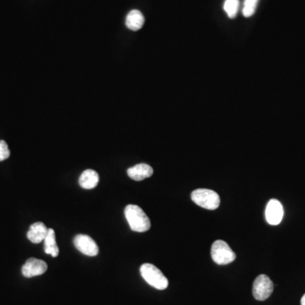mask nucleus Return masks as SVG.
Returning a JSON list of instances; mask_svg holds the SVG:
<instances>
[{"label":"nucleus","instance_id":"nucleus-1","mask_svg":"<svg viewBox=\"0 0 305 305\" xmlns=\"http://www.w3.org/2000/svg\"><path fill=\"white\" fill-rule=\"evenodd\" d=\"M125 216L133 231L145 232L151 227L150 220L140 207L129 204L125 209Z\"/></svg>","mask_w":305,"mask_h":305},{"label":"nucleus","instance_id":"nucleus-2","mask_svg":"<svg viewBox=\"0 0 305 305\" xmlns=\"http://www.w3.org/2000/svg\"><path fill=\"white\" fill-rule=\"evenodd\" d=\"M141 275L146 282L158 290H165L168 287V280L162 271L152 264H143L140 268Z\"/></svg>","mask_w":305,"mask_h":305},{"label":"nucleus","instance_id":"nucleus-3","mask_svg":"<svg viewBox=\"0 0 305 305\" xmlns=\"http://www.w3.org/2000/svg\"><path fill=\"white\" fill-rule=\"evenodd\" d=\"M191 199L199 206L209 210L216 209L221 204L218 193L213 190L205 188L194 190L191 194Z\"/></svg>","mask_w":305,"mask_h":305},{"label":"nucleus","instance_id":"nucleus-4","mask_svg":"<svg viewBox=\"0 0 305 305\" xmlns=\"http://www.w3.org/2000/svg\"><path fill=\"white\" fill-rule=\"evenodd\" d=\"M211 256L214 263L220 266L228 265L235 260L236 254L228 244L222 240H217L212 244Z\"/></svg>","mask_w":305,"mask_h":305},{"label":"nucleus","instance_id":"nucleus-5","mask_svg":"<svg viewBox=\"0 0 305 305\" xmlns=\"http://www.w3.org/2000/svg\"><path fill=\"white\" fill-rule=\"evenodd\" d=\"M273 290V282L266 275H260L254 280L253 295L256 300H266L272 294Z\"/></svg>","mask_w":305,"mask_h":305},{"label":"nucleus","instance_id":"nucleus-6","mask_svg":"<svg viewBox=\"0 0 305 305\" xmlns=\"http://www.w3.org/2000/svg\"><path fill=\"white\" fill-rule=\"evenodd\" d=\"M74 245L81 254L94 257L99 254V247L94 239L88 235H76L74 238Z\"/></svg>","mask_w":305,"mask_h":305},{"label":"nucleus","instance_id":"nucleus-7","mask_svg":"<svg viewBox=\"0 0 305 305\" xmlns=\"http://www.w3.org/2000/svg\"><path fill=\"white\" fill-rule=\"evenodd\" d=\"M48 270V265L45 261L35 258L27 259L25 265L23 266L21 271L23 276L27 278L40 276L45 273Z\"/></svg>","mask_w":305,"mask_h":305},{"label":"nucleus","instance_id":"nucleus-8","mask_svg":"<svg viewBox=\"0 0 305 305\" xmlns=\"http://www.w3.org/2000/svg\"><path fill=\"white\" fill-rule=\"evenodd\" d=\"M284 215L282 204L278 200H271L266 206V218L269 224L276 226L280 224Z\"/></svg>","mask_w":305,"mask_h":305},{"label":"nucleus","instance_id":"nucleus-9","mask_svg":"<svg viewBox=\"0 0 305 305\" xmlns=\"http://www.w3.org/2000/svg\"><path fill=\"white\" fill-rule=\"evenodd\" d=\"M152 173H154L152 168L147 164H138L135 166L129 168L127 170L128 177L137 182H140L146 178H150Z\"/></svg>","mask_w":305,"mask_h":305},{"label":"nucleus","instance_id":"nucleus-10","mask_svg":"<svg viewBox=\"0 0 305 305\" xmlns=\"http://www.w3.org/2000/svg\"><path fill=\"white\" fill-rule=\"evenodd\" d=\"M49 229L42 222H36L30 227L27 232V238L33 244H40L47 236Z\"/></svg>","mask_w":305,"mask_h":305},{"label":"nucleus","instance_id":"nucleus-11","mask_svg":"<svg viewBox=\"0 0 305 305\" xmlns=\"http://www.w3.org/2000/svg\"><path fill=\"white\" fill-rule=\"evenodd\" d=\"M99 174L94 170H84L79 178V184L84 189H93L99 183Z\"/></svg>","mask_w":305,"mask_h":305},{"label":"nucleus","instance_id":"nucleus-12","mask_svg":"<svg viewBox=\"0 0 305 305\" xmlns=\"http://www.w3.org/2000/svg\"><path fill=\"white\" fill-rule=\"evenodd\" d=\"M144 16L138 10H133L128 13L126 19V25L128 29L132 31H138L144 25Z\"/></svg>","mask_w":305,"mask_h":305},{"label":"nucleus","instance_id":"nucleus-13","mask_svg":"<svg viewBox=\"0 0 305 305\" xmlns=\"http://www.w3.org/2000/svg\"><path fill=\"white\" fill-rule=\"evenodd\" d=\"M45 251L46 254H50L54 258L59 255V249L55 240V232L51 228L49 229L47 236L45 239Z\"/></svg>","mask_w":305,"mask_h":305},{"label":"nucleus","instance_id":"nucleus-14","mask_svg":"<svg viewBox=\"0 0 305 305\" xmlns=\"http://www.w3.org/2000/svg\"><path fill=\"white\" fill-rule=\"evenodd\" d=\"M239 0H226L224 3V10L230 19L236 17L238 12Z\"/></svg>","mask_w":305,"mask_h":305},{"label":"nucleus","instance_id":"nucleus-15","mask_svg":"<svg viewBox=\"0 0 305 305\" xmlns=\"http://www.w3.org/2000/svg\"><path fill=\"white\" fill-rule=\"evenodd\" d=\"M258 3V0H244L243 15L247 18L250 17L254 15Z\"/></svg>","mask_w":305,"mask_h":305},{"label":"nucleus","instance_id":"nucleus-16","mask_svg":"<svg viewBox=\"0 0 305 305\" xmlns=\"http://www.w3.org/2000/svg\"><path fill=\"white\" fill-rule=\"evenodd\" d=\"M10 149L8 148L7 143L5 141H0V162L7 160L10 157Z\"/></svg>","mask_w":305,"mask_h":305},{"label":"nucleus","instance_id":"nucleus-17","mask_svg":"<svg viewBox=\"0 0 305 305\" xmlns=\"http://www.w3.org/2000/svg\"><path fill=\"white\" fill-rule=\"evenodd\" d=\"M301 305H305V294L301 298Z\"/></svg>","mask_w":305,"mask_h":305}]
</instances>
